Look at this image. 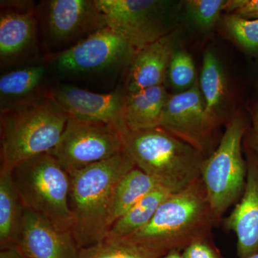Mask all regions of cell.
Returning a JSON list of instances; mask_svg holds the SVG:
<instances>
[{
    "label": "cell",
    "instance_id": "8fae6325",
    "mask_svg": "<svg viewBox=\"0 0 258 258\" xmlns=\"http://www.w3.org/2000/svg\"><path fill=\"white\" fill-rule=\"evenodd\" d=\"M0 66L2 69L34 63L42 48L36 8L32 1H1Z\"/></svg>",
    "mask_w": 258,
    "mask_h": 258
},
{
    "label": "cell",
    "instance_id": "cb8c5ba5",
    "mask_svg": "<svg viewBox=\"0 0 258 258\" xmlns=\"http://www.w3.org/2000/svg\"><path fill=\"white\" fill-rule=\"evenodd\" d=\"M226 35L244 52L258 57V20H245L230 14L222 18Z\"/></svg>",
    "mask_w": 258,
    "mask_h": 258
},
{
    "label": "cell",
    "instance_id": "484cf974",
    "mask_svg": "<svg viewBox=\"0 0 258 258\" xmlns=\"http://www.w3.org/2000/svg\"><path fill=\"white\" fill-rule=\"evenodd\" d=\"M226 3V0H187L184 3L186 15L195 26L210 30L220 20Z\"/></svg>",
    "mask_w": 258,
    "mask_h": 258
},
{
    "label": "cell",
    "instance_id": "d4e9b609",
    "mask_svg": "<svg viewBox=\"0 0 258 258\" xmlns=\"http://www.w3.org/2000/svg\"><path fill=\"white\" fill-rule=\"evenodd\" d=\"M196 76L195 62L190 54L184 50H174L167 74L171 87L177 93L187 91L198 81Z\"/></svg>",
    "mask_w": 258,
    "mask_h": 258
},
{
    "label": "cell",
    "instance_id": "44dd1931",
    "mask_svg": "<svg viewBox=\"0 0 258 258\" xmlns=\"http://www.w3.org/2000/svg\"><path fill=\"white\" fill-rule=\"evenodd\" d=\"M173 194L159 186L144 197L112 225L106 238L122 239L143 228L152 220L161 204Z\"/></svg>",
    "mask_w": 258,
    "mask_h": 258
},
{
    "label": "cell",
    "instance_id": "f546056e",
    "mask_svg": "<svg viewBox=\"0 0 258 258\" xmlns=\"http://www.w3.org/2000/svg\"><path fill=\"white\" fill-rule=\"evenodd\" d=\"M0 258H28L15 247L1 249Z\"/></svg>",
    "mask_w": 258,
    "mask_h": 258
},
{
    "label": "cell",
    "instance_id": "9c48e42d",
    "mask_svg": "<svg viewBox=\"0 0 258 258\" xmlns=\"http://www.w3.org/2000/svg\"><path fill=\"white\" fill-rule=\"evenodd\" d=\"M108 28L141 50L169 35L167 2L96 0Z\"/></svg>",
    "mask_w": 258,
    "mask_h": 258
},
{
    "label": "cell",
    "instance_id": "83f0119b",
    "mask_svg": "<svg viewBox=\"0 0 258 258\" xmlns=\"http://www.w3.org/2000/svg\"><path fill=\"white\" fill-rule=\"evenodd\" d=\"M184 258H220L205 240L195 241L184 249Z\"/></svg>",
    "mask_w": 258,
    "mask_h": 258
},
{
    "label": "cell",
    "instance_id": "f1b7e54d",
    "mask_svg": "<svg viewBox=\"0 0 258 258\" xmlns=\"http://www.w3.org/2000/svg\"><path fill=\"white\" fill-rule=\"evenodd\" d=\"M249 113L252 120V131L251 142L249 144L258 157V103L251 106Z\"/></svg>",
    "mask_w": 258,
    "mask_h": 258
},
{
    "label": "cell",
    "instance_id": "7a4b0ae2",
    "mask_svg": "<svg viewBox=\"0 0 258 258\" xmlns=\"http://www.w3.org/2000/svg\"><path fill=\"white\" fill-rule=\"evenodd\" d=\"M216 222L201 178L161 204L152 220L123 240L149 249L161 257L205 240Z\"/></svg>",
    "mask_w": 258,
    "mask_h": 258
},
{
    "label": "cell",
    "instance_id": "277c9868",
    "mask_svg": "<svg viewBox=\"0 0 258 258\" xmlns=\"http://www.w3.org/2000/svg\"><path fill=\"white\" fill-rule=\"evenodd\" d=\"M123 140L136 166L171 192L201 178L205 155L161 127L128 132Z\"/></svg>",
    "mask_w": 258,
    "mask_h": 258
},
{
    "label": "cell",
    "instance_id": "d6986e66",
    "mask_svg": "<svg viewBox=\"0 0 258 258\" xmlns=\"http://www.w3.org/2000/svg\"><path fill=\"white\" fill-rule=\"evenodd\" d=\"M24 208L13 180V171L0 169L1 249L14 247L21 225Z\"/></svg>",
    "mask_w": 258,
    "mask_h": 258
},
{
    "label": "cell",
    "instance_id": "8992f818",
    "mask_svg": "<svg viewBox=\"0 0 258 258\" xmlns=\"http://www.w3.org/2000/svg\"><path fill=\"white\" fill-rule=\"evenodd\" d=\"M245 132L244 118L236 115L227 124L215 152L203 161L201 179L215 221L243 194L247 163L242 144Z\"/></svg>",
    "mask_w": 258,
    "mask_h": 258
},
{
    "label": "cell",
    "instance_id": "5bb4252c",
    "mask_svg": "<svg viewBox=\"0 0 258 258\" xmlns=\"http://www.w3.org/2000/svg\"><path fill=\"white\" fill-rule=\"evenodd\" d=\"M14 247L28 258H77L80 252L71 232L25 208Z\"/></svg>",
    "mask_w": 258,
    "mask_h": 258
},
{
    "label": "cell",
    "instance_id": "ffe728a7",
    "mask_svg": "<svg viewBox=\"0 0 258 258\" xmlns=\"http://www.w3.org/2000/svg\"><path fill=\"white\" fill-rule=\"evenodd\" d=\"M199 87L205 102L207 113L215 124L221 119V108L227 87L225 73L218 57L211 50L204 53Z\"/></svg>",
    "mask_w": 258,
    "mask_h": 258
},
{
    "label": "cell",
    "instance_id": "30bf717a",
    "mask_svg": "<svg viewBox=\"0 0 258 258\" xmlns=\"http://www.w3.org/2000/svg\"><path fill=\"white\" fill-rule=\"evenodd\" d=\"M136 52L123 37L106 27L49 60L61 74L92 76L128 64Z\"/></svg>",
    "mask_w": 258,
    "mask_h": 258
},
{
    "label": "cell",
    "instance_id": "7c38bea8",
    "mask_svg": "<svg viewBox=\"0 0 258 258\" xmlns=\"http://www.w3.org/2000/svg\"><path fill=\"white\" fill-rule=\"evenodd\" d=\"M217 126L207 113L198 81L187 91L169 95L161 128L205 155Z\"/></svg>",
    "mask_w": 258,
    "mask_h": 258
},
{
    "label": "cell",
    "instance_id": "603a6c76",
    "mask_svg": "<svg viewBox=\"0 0 258 258\" xmlns=\"http://www.w3.org/2000/svg\"><path fill=\"white\" fill-rule=\"evenodd\" d=\"M161 255L123 239H108L80 249L77 258H161Z\"/></svg>",
    "mask_w": 258,
    "mask_h": 258
},
{
    "label": "cell",
    "instance_id": "e0dca14e",
    "mask_svg": "<svg viewBox=\"0 0 258 258\" xmlns=\"http://www.w3.org/2000/svg\"><path fill=\"white\" fill-rule=\"evenodd\" d=\"M47 71L43 64L13 70L0 77V111L50 96Z\"/></svg>",
    "mask_w": 258,
    "mask_h": 258
},
{
    "label": "cell",
    "instance_id": "4fadbf2b",
    "mask_svg": "<svg viewBox=\"0 0 258 258\" xmlns=\"http://www.w3.org/2000/svg\"><path fill=\"white\" fill-rule=\"evenodd\" d=\"M125 91L108 93L91 92L68 84H57L51 90L50 96L64 112L75 119L112 125L127 134L123 121Z\"/></svg>",
    "mask_w": 258,
    "mask_h": 258
},
{
    "label": "cell",
    "instance_id": "4dcf8cb0",
    "mask_svg": "<svg viewBox=\"0 0 258 258\" xmlns=\"http://www.w3.org/2000/svg\"><path fill=\"white\" fill-rule=\"evenodd\" d=\"M161 258H184L182 254H180L178 250H173L168 252Z\"/></svg>",
    "mask_w": 258,
    "mask_h": 258
},
{
    "label": "cell",
    "instance_id": "3957f363",
    "mask_svg": "<svg viewBox=\"0 0 258 258\" xmlns=\"http://www.w3.org/2000/svg\"><path fill=\"white\" fill-rule=\"evenodd\" d=\"M1 169L50 152L62 137L69 115L51 97L1 111Z\"/></svg>",
    "mask_w": 258,
    "mask_h": 258
},
{
    "label": "cell",
    "instance_id": "ba28073f",
    "mask_svg": "<svg viewBox=\"0 0 258 258\" xmlns=\"http://www.w3.org/2000/svg\"><path fill=\"white\" fill-rule=\"evenodd\" d=\"M125 151L118 128L69 116L58 144L50 152L69 175Z\"/></svg>",
    "mask_w": 258,
    "mask_h": 258
},
{
    "label": "cell",
    "instance_id": "52a82bcc",
    "mask_svg": "<svg viewBox=\"0 0 258 258\" xmlns=\"http://www.w3.org/2000/svg\"><path fill=\"white\" fill-rule=\"evenodd\" d=\"M36 13L47 60L107 27L96 0H45L37 4Z\"/></svg>",
    "mask_w": 258,
    "mask_h": 258
},
{
    "label": "cell",
    "instance_id": "7402d4cb",
    "mask_svg": "<svg viewBox=\"0 0 258 258\" xmlns=\"http://www.w3.org/2000/svg\"><path fill=\"white\" fill-rule=\"evenodd\" d=\"M159 186H161L155 180L139 168L128 171L115 187L110 217L111 227L136 204Z\"/></svg>",
    "mask_w": 258,
    "mask_h": 258
},
{
    "label": "cell",
    "instance_id": "ac0fdd59",
    "mask_svg": "<svg viewBox=\"0 0 258 258\" xmlns=\"http://www.w3.org/2000/svg\"><path fill=\"white\" fill-rule=\"evenodd\" d=\"M169 96L164 85L125 91L122 113L127 133L160 127Z\"/></svg>",
    "mask_w": 258,
    "mask_h": 258
},
{
    "label": "cell",
    "instance_id": "4316f807",
    "mask_svg": "<svg viewBox=\"0 0 258 258\" xmlns=\"http://www.w3.org/2000/svg\"><path fill=\"white\" fill-rule=\"evenodd\" d=\"M225 10L245 20H258V0H227Z\"/></svg>",
    "mask_w": 258,
    "mask_h": 258
},
{
    "label": "cell",
    "instance_id": "2e32d148",
    "mask_svg": "<svg viewBox=\"0 0 258 258\" xmlns=\"http://www.w3.org/2000/svg\"><path fill=\"white\" fill-rule=\"evenodd\" d=\"M174 51L170 34L137 51L127 69L125 92L163 86Z\"/></svg>",
    "mask_w": 258,
    "mask_h": 258
},
{
    "label": "cell",
    "instance_id": "5b68a950",
    "mask_svg": "<svg viewBox=\"0 0 258 258\" xmlns=\"http://www.w3.org/2000/svg\"><path fill=\"white\" fill-rule=\"evenodd\" d=\"M13 177L25 208L71 232V176L50 153L24 161L13 169Z\"/></svg>",
    "mask_w": 258,
    "mask_h": 258
},
{
    "label": "cell",
    "instance_id": "6da1fadb",
    "mask_svg": "<svg viewBox=\"0 0 258 258\" xmlns=\"http://www.w3.org/2000/svg\"><path fill=\"white\" fill-rule=\"evenodd\" d=\"M137 167L123 152L77 171L71 176V232L80 249L106 239L115 187Z\"/></svg>",
    "mask_w": 258,
    "mask_h": 258
},
{
    "label": "cell",
    "instance_id": "1f68e13d",
    "mask_svg": "<svg viewBox=\"0 0 258 258\" xmlns=\"http://www.w3.org/2000/svg\"><path fill=\"white\" fill-rule=\"evenodd\" d=\"M247 258H258V252H257V253L252 254V255L249 256V257Z\"/></svg>",
    "mask_w": 258,
    "mask_h": 258
},
{
    "label": "cell",
    "instance_id": "9a60e30c",
    "mask_svg": "<svg viewBox=\"0 0 258 258\" xmlns=\"http://www.w3.org/2000/svg\"><path fill=\"white\" fill-rule=\"evenodd\" d=\"M247 179L240 203L225 219L227 230L237 237V254L247 258L258 252V157L246 144Z\"/></svg>",
    "mask_w": 258,
    "mask_h": 258
}]
</instances>
